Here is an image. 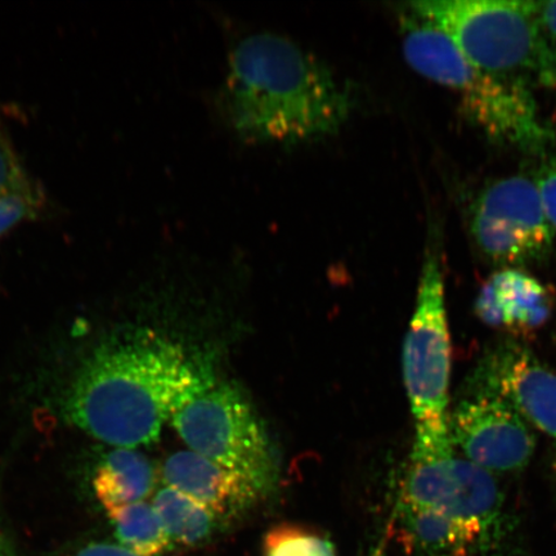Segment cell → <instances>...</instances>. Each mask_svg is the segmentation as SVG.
<instances>
[{
    "mask_svg": "<svg viewBox=\"0 0 556 556\" xmlns=\"http://www.w3.org/2000/svg\"><path fill=\"white\" fill-rule=\"evenodd\" d=\"M211 378L154 331L116 332L76 368L62 414L97 441L137 450L156 442L164 424Z\"/></svg>",
    "mask_w": 556,
    "mask_h": 556,
    "instance_id": "obj_1",
    "label": "cell"
},
{
    "mask_svg": "<svg viewBox=\"0 0 556 556\" xmlns=\"http://www.w3.org/2000/svg\"><path fill=\"white\" fill-rule=\"evenodd\" d=\"M220 103L241 141L291 148L338 135L356 109V96L295 40L260 31L229 52Z\"/></svg>",
    "mask_w": 556,
    "mask_h": 556,
    "instance_id": "obj_2",
    "label": "cell"
},
{
    "mask_svg": "<svg viewBox=\"0 0 556 556\" xmlns=\"http://www.w3.org/2000/svg\"><path fill=\"white\" fill-rule=\"evenodd\" d=\"M397 20L408 66L451 90L465 116L490 141L533 154L553 142V131L541 119L531 89L472 65L446 35L406 4L399 7Z\"/></svg>",
    "mask_w": 556,
    "mask_h": 556,
    "instance_id": "obj_3",
    "label": "cell"
},
{
    "mask_svg": "<svg viewBox=\"0 0 556 556\" xmlns=\"http://www.w3.org/2000/svg\"><path fill=\"white\" fill-rule=\"evenodd\" d=\"M406 5L485 73L528 89L556 88V45L530 2L419 0Z\"/></svg>",
    "mask_w": 556,
    "mask_h": 556,
    "instance_id": "obj_4",
    "label": "cell"
},
{
    "mask_svg": "<svg viewBox=\"0 0 556 556\" xmlns=\"http://www.w3.org/2000/svg\"><path fill=\"white\" fill-rule=\"evenodd\" d=\"M424 260L416 305L403 344V380L417 440L450 442L451 342L443 258L435 239Z\"/></svg>",
    "mask_w": 556,
    "mask_h": 556,
    "instance_id": "obj_5",
    "label": "cell"
},
{
    "mask_svg": "<svg viewBox=\"0 0 556 556\" xmlns=\"http://www.w3.org/2000/svg\"><path fill=\"white\" fill-rule=\"evenodd\" d=\"M170 421L194 454L240 472L262 493L269 490L275 477L270 443L238 388L212 377L177 408Z\"/></svg>",
    "mask_w": 556,
    "mask_h": 556,
    "instance_id": "obj_6",
    "label": "cell"
},
{
    "mask_svg": "<svg viewBox=\"0 0 556 556\" xmlns=\"http://www.w3.org/2000/svg\"><path fill=\"white\" fill-rule=\"evenodd\" d=\"M402 505L447 514L475 527L486 548L505 534V496L491 472L457 455L454 447L414 444Z\"/></svg>",
    "mask_w": 556,
    "mask_h": 556,
    "instance_id": "obj_7",
    "label": "cell"
},
{
    "mask_svg": "<svg viewBox=\"0 0 556 556\" xmlns=\"http://www.w3.org/2000/svg\"><path fill=\"white\" fill-rule=\"evenodd\" d=\"M470 231L485 260L502 269L545 260L555 238L536 182L523 176L498 179L479 193Z\"/></svg>",
    "mask_w": 556,
    "mask_h": 556,
    "instance_id": "obj_8",
    "label": "cell"
},
{
    "mask_svg": "<svg viewBox=\"0 0 556 556\" xmlns=\"http://www.w3.org/2000/svg\"><path fill=\"white\" fill-rule=\"evenodd\" d=\"M452 447L465 460L491 475H511L531 463L533 428L506 403L483 394L465 393L448 417Z\"/></svg>",
    "mask_w": 556,
    "mask_h": 556,
    "instance_id": "obj_9",
    "label": "cell"
},
{
    "mask_svg": "<svg viewBox=\"0 0 556 556\" xmlns=\"http://www.w3.org/2000/svg\"><path fill=\"white\" fill-rule=\"evenodd\" d=\"M467 393L506 403L528 426L556 441V372L523 344L505 342L486 352L470 375Z\"/></svg>",
    "mask_w": 556,
    "mask_h": 556,
    "instance_id": "obj_10",
    "label": "cell"
},
{
    "mask_svg": "<svg viewBox=\"0 0 556 556\" xmlns=\"http://www.w3.org/2000/svg\"><path fill=\"white\" fill-rule=\"evenodd\" d=\"M554 295L551 289L517 268L493 274L479 291L476 313L485 325L517 337L536 332L551 318Z\"/></svg>",
    "mask_w": 556,
    "mask_h": 556,
    "instance_id": "obj_11",
    "label": "cell"
},
{
    "mask_svg": "<svg viewBox=\"0 0 556 556\" xmlns=\"http://www.w3.org/2000/svg\"><path fill=\"white\" fill-rule=\"evenodd\" d=\"M166 485L182 492L218 517L247 509L263 495L249 478L192 451H179L165 462Z\"/></svg>",
    "mask_w": 556,
    "mask_h": 556,
    "instance_id": "obj_12",
    "label": "cell"
},
{
    "mask_svg": "<svg viewBox=\"0 0 556 556\" xmlns=\"http://www.w3.org/2000/svg\"><path fill=\"white\" fill-rule=\"evenodd\" d=\"M399 523L405 545L422 556H470L486 551L475 527L442 511L400 504Z\"/></svg>",
    "mask_w": 556,
    "mask_h": 556,
    "instance_id": "obj_13",
    "label": "cell"
},
{
    "mask_svg": "<svg viewBox=\"0 0 556 556\" xmlns=\"http://www.w3.org/2000/svg\"><path fill=\"white\" fill-rule=\"evenodd\" d=\"M154 485V467L135 448L115 447L103 458L93 478L94 495L108 513L144 502Z\"/></svg>",
    "mask_w": 556,
    "mask_h": 556,
    "instance_id": "obj_14",
    "label": "cell"
},
{
    "mask_svg": "<svg viewBox=\"0 0 556 556\" xmlns=\"http://www.w3.org/2000/svg\"><path fill=\"white\" fill-rule=\"evenodd\" d=\"M154 507L170 541L177 544H203L217 530V514L172 486L166 485L156 493Z\"/></svg>",
    "mask_w": 556,
    "mask_h": 556,
    "instance_id": "obj_15",
    "label": "cell"
},
{
    "mask_svg": "<svg viewBox=\"0 0 556 556\" xmlns=\"http://www.w3.org/2000/svg\"><path fill=\"white\" fill-rule=\"evenodd\" d=\"M119 545L139 556H157L172 541L154 505L137 503L108 513Z\"/></svg>",
    "mask_w": 556,
    "mask_h": 556,
    "instance_id": "obj_16",
    "label": "cell"
},
{
    "mask_svg": "<svg viewBox=\"0 0 556 556\" xmlns=\"http://www.w3.org/2000/svg\"><path fill=\"white\" fill-rule=\"evenodd\" d=\"M264 556H337L328 539L298 527H277L267 534Z\"/></svg>",
    "mask_w": 556,
    "mask_h": 556,
    "instance_id": "obj_17",
    "label": "cell"
},
{
    "mask_svg": "<svg viewBox=\"0 0 556 556\" xmlns=\"http://www.w3.org/2000/svg\"><path fill=\"white\" fill-rule=\"evenodd\" d=\"M37 191L40 190L34 185L16 150L0 131V199Z\"/></svg>",
    "mask_w": 556,
    "mask_h": 556,
    "instance_id": "obj_18",
    "label": "cell"
},
{
    "mask_svg": "<svg viewBox=\"0 0 556 556\" xmlns=\"http://www.w3.org/2000/svg\"><path fill=\"white\" fill-rule=\"evenodd\" d=\"M43 204L45 198L40 191L0 199V238L38 217Z\"/></svg>",
    "mask_w": 556,
    "mask_h": 556,
    "instance_id": "obj_19",
    "label": "cell"
},
{
    "mask_svg": "<svg viewBox=\"0 0 556 556\" xmlns=\"http://www.w3.org/2000/svg\"><path fill=\"white\" fill-rule=\"evenodd\" d=\"M542 207L556 236V159L541 169L536 179Z\"/></svg>",
    "mask_w": 556,
    "mask_h": 556,
    "instance_id": "obj_20",
    "label": "cell"
},
{
    "mask_svg": "<svg viewBox=\"0 0 556 556\" xmlns=\"http://www.w3.org/2000/svg\"><path fill=\"white\" fill-rule=\"evenodd\" d=\"M541 29L556 45V2H530Z\"/></svg>",
    "mask_w": 556,
    "mask_h": 556,
    "instance_id": "obj_21",
    "label": "cell"
},
{
    "mask_svg": "<svg viewBox=\"0 0 556 556\" xmlns=\"http://www.w3.org/2000/svg\"><path fill=\"white\" fill-rule=\"evenodd\" d=\"M70 556H139L121 545L108 544V542H93Z\"/></svg>",
    "mask_w": 556,
    "mask_h": 556,
    "instance_id": "obj_22",
    "label": "cell"
},
{
    "mask_svg": "<svg viewBox=\"0 0 556 556\" xmlns=\"http://www.w3.org/2000/svg\"><path fill=\"white\" fill-rule=\"evenodd\" d=\"M0 556H16L10 540L7 539L2 530H0Z\"/></svg>",
    "mask_w": 556,
    "mask_h": 556,
    "instance_id": "obj_23",
    "label": "cell"
}]
</instances>
